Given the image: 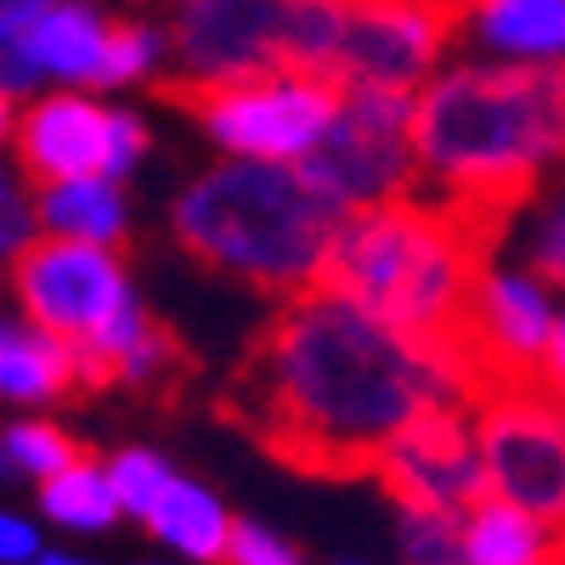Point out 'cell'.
<instances>
[{
  "label": "cell",
  "instance_id": "6da1fadb",
  "mask_svg": "<svg viewBox=\"0 0 565 565\" xmlns=\"http://www.w3.org/2000/svg\"><path fill=\"white\" fill-rule=\"evenodd\" d=\"M476 385L447 345H424L334 289L282 300L221 391V413L300 476H373L380 452L430 407H469Z\"/></svg>",
  "mask_w": 565,
  "mask_h": 565
},
{
  "label": "cell",
  "instance_id": "7a4b0ae2",
  "mask_svg": "<svg viewBox=\"0 0 565 565\" xmlns=\"http://www.w3.org/2000/svg\"><path fill=\"white\" fill-rule=\"evenodd\" d=\"M418 175L503 244L548 170L565 164V63H458L418 90Z\"/></svg>",
  "mask_w": 565,
  "mask_h": 565
},
{
  "label": "cell",
  "instance_id": "3957f363",
  "mask_svg": "<svg viewBox=\"0 0 565 565\" xmlns=\"http://www.w3.org/2000/svg\"><path fill=\"white\" fill-rule=\"evenodd\" d=\"M498 238L441 199H396L345 215L317 289H334L396 334L463 351L469 306ZM463 362V356H458ZM469 373V367H463Z\"/></svg>",
  "mask_w": 565,
  "mask_h": 565
},
{
  "label": "cell",
  "instance_id": "277c9868",
  "mask_svg": "<svg viewBox=\"0 0 565 565\" xmlns=\"http://www.w3.org/2000/svg\"><path fill=\"white\" fill-rule=\"evenodd\" d=\"M340 226L345 210L322 199L300 175V164L260 159H226L204 170L170 210L175 244L199 266L226 271L277 300L317 289Z\"/></svg>",
  "mask_w": 565,
  "mask_h": 565
},
{
  "label": "cell",
  "instance_id": "5b68a950",
  "mask_svg": "<svg viewBox=\"0 0 565 565\" xmlns=\"http://www.w3.org/2000/svg\"><path fill=\"white\" fill-rule=\"evenodd\" d=\"M345 0H175L170 52L181 85H249L328 74L340 63Z\"/></svg>",
  "mask_w": 565,
  "mask_h": 565
},
{
  "label": "cell",
  "instance_id": "8992f818",
  "mask_svg": "<svg viewBox=\"0 0 565 565\" xmlns=\"http://www.w3.org/2000/svg\"><path fill=\"white\" fill-rule=\"evenodd\" d=\"M159 97L186 108L210 141L232 159H260V164H300L328 125L340 119L345 85L328 74H282V79H249V85H181L164 79Z\"/></svg>",
  "mask_w": 565,
  "mask_h": 565
},
{
  "label": "cell",
  "instance_id": "52a82bcc",
  "mask_svg": "<svg viewBox=\"0 0 565 565\" xmlns=\"http://www.w3.org/2000/svg\"><path fill=\"white\" fill-rule=\"evenodd\" d=\"M413 108L418 90L345 85L340 119L300 159V175L345 215L418 199V153H413Z\"/></svg>",
  "mask_w": 565,
  "mask_h": 565
},
{
  "label": "cell",
  "instance_id": "ba28073f",
  "mask_svg": "<svg viewBox=\"0 0 565 565\" xmlns=\"http://www.w3.org/2000/svg\"><path fill=\"white\" fill-rule=\"evenodd\" d=\"M7 289L34 328L74 351V362L97 351L130 311H141L125 260L114 249L68 238H34L7 266Z\"/></svg>",
  "mask_w": 565,
  "mask_h": 565
},
{
  "label": "cell",
  "instance_id": "9c48e42d",
  "mask_svg": "<svg viewBox=\"0 0 565 565\" xmlns=\"http://www.w3.org/2000/svg\"><path fill=\"white\" fill-rule=\"evenodd\" d=\"M476 436L487 463V498L537 514L565 537V407L543 385H509L476 396Z\"/></svg>",
  "mask_w": 565,
  "mask_h": 565
},
{
  "label": "cell",
  "instance_id": "30bf717a",
  "mask_svg": "<svg viewBox=\"0 0 565 565\" xmlns=\"http://www.w3.org/2000/svg\"><path fill=\"white\" fill-rule=\"evenodd\" d=\"M148 153V125L125 108H103L79 90H52L18 119V170L34 186L79 175H130Z\"/></svg>",
  "mask_w": 565,
  "mask_h": 565
},
{
  "label": "cell",
  "instance_id": "8fae6325",
  "mask_svg": "<svg viewBox=\"0 0 565 565\" xmlns=\"http://www.w3.org/2000/svg\"><path fill=\"white\" fill-rule=\"evenodd\" d=\"M469 23L452 0H345L340 34V85H380V90H424L436 79L452 29Z\"/></svg>",
  "mask_w": 565,
  "mask_h": 565
},
{
  "label": "cell",
  "instance_id": "7c38bea8",
  "mask_svg": "<svg viewBox=\"0 0 565 565\" xmlns=\"http://www.w3.org/2000/svg\"><path fill=\"white\" fill-rule=\"evenodd\" d=\"M380 487L396 509L418 514H469L487 503V463L469 407H430L380 452Z\"/></svg>",
  "mask_w": 565,
  "mask_h": 565
},
{
  "label": "cell",
  "instance_id": "4fadbf2b",
  "mask_svg": "<svg viewBox=\"0 0 565 565\" xmlns=\"http://www.w3.org/2000/svg\"><path fill=\"white\" fill-rule=\"evenodd\" d=\"M554 322H559V311L548 306V282L537 271L487 266L481 289H476V306H469L463 351H458L476 396L509 391V385H537L548 340H554Z\"/></svg>",
  "mask_w": 565,
  "mask_h": 565
},
{
  "label": "cell",
  "instance_id": "5bb4252c",
  "mask_svg": "<svg viewBox=\"0 0 565 565\" xmlns=\"http://www.w3.org/2000/svg\"><path fill=\"white\" fill-rule=\"evenodd\" d=\"M108 34H114V23H103L97 7H85V0H57L52 12L34 18V29L18 40V52L29 57V68L40 79H63L68 90H79V85H97Z\"/></svg>",
  "mask_w": 565,
  "mask_h": 565
},
{
  "label": "cell",
  "instance_id": "9a60e30c",
  "mask_svg": "<svg viewBox=\"0 0 565 565\" xmlns=\"http://www.w3.org/2000/svg\"><path fill=\"white\" fill-rule=\"evenodd\" d=\"M85 391L79 385V362L63 340H52L45 328H34L29 317H12L0 306V402H63Z\"/></svg>",
  "mask_w": 565,
  "mask_h": 565
},
{
  "label": "cell",
  "instance_id": "2e32d148",
  "mask_svg": "<svg viewBox=\"0 0 565 565\" xmlns=\"http://www.w3.org/2000/svg\"><path fill=\"white\" fill-rule=\"evenodd\" d=\"M141 526H148V537L159 548H170L186 565H221L226 559V543H232V526H238V521H232V509L210 487L175 476Z\"/></svg>",
  "mask_w": 565,
  "mask_h": 565
},
{
  "label": "cell",
  "instance_id": "e0dca14e",
  "mask_svg": "<svg viewBox=\"0 0 565 565\" xmlns=\"http://www.w3.org/2000/svg\"><path fill=\"white\" fill-rule=\"evenodd\" d=\"M463 565H565V537L514 503H476L458 521Z\"/></svg>",
  "mask_w": 565,
  "mask_h": 565
},
{
  "label": "cell",
  "instance_id": "ac0fdd59",
  "mask_svg": "<svg viewBox=\"0 0 565 565\" xmlns=\"http://www.w3.org/2000/svg\"><path fill=\"white\" fill-rule=\"evenodd\" d=\"M469 29L509 63H565V0H476Z\"/></svg>",
  "mask_w": 565,
  "mask_h": 565
},
{
  "label": "cell",
  "instance_id": "d6986e66",
  "mask_svg": "<svg viewBox=\"0 0 565 565\" xmlns=\"http://www.w3.org/2000/svg\"><path fill=\"white\" fill-rule=\"evenodd\" d=\"M34 215H40V226H45V238L97 244V249L125 244V226H130L125 193H119V186H114L108 175H79V181L40 186Z\"/></svg>",
  "mask_w": 565,
  "mask_h": 565
},
{
  "label": "cell",
  "instance_id": "ffe728a7",
  "mask_svg": "<svg viewBox=\"0 0 565 565\" xmlns=\"http://www.w3.org/2000/svg\"><path fill=\"white\" fill-rule=\"evenodd\" d=\"M40 514L63 532H79V537H97V532H114L119 526V498H114V481H108V463H68L63 476H52L40 487Z\"/></svg>",
  "mask_w": 565,
  "mask_h": 565
},
{
  "label": "cell",
  "instance_id": "44dd1931",
  "mask_svg": "<svg viewBox=\"0 0 565 565\" xmlns=\"http://www.w3.org/2000/svg\"><path fill=\"white\" fill-rule=\"evenodd\" d=\"M0 458H7V476H29V481H52L68 463H79L85 452L74 447V436L52 418H18L7 436H0Z\"/></svg>",
  "mask_w": 565,
  "mask_h": 565
},
{
  "label": "cell",
  "instance_id": "7402d4cb",
  "mask_svg": "<svg viewBox=\"0 0 565 565\" xmlns=\"http://www.w3.org/2000/svg\"><path fill=\"white\" fill-rule=\"evenodd\" d=\"M108 481H114V498H119V509L130 514V521H148L153 503L164 498V487L175 481V469L148 447H125V452L108 458Z\"/></svg>",
  "mask_w": 565,
  "mask_h": 565
},
{
  "label": "cell",
  "instance_id": "603a6c76",
  "mask_svg": "<svg viewBox=\"0 0 565 565\" xmlns=\"http://www.w3.org/2000/svg\"><path fill=\"white\" fill-rule=\"evenodd\" d=\"M458 521H463V514L396 509V548H402V565H463Z\"/></svg>",
  "mask_w": 565,
  "mask_h": 565
},
{
  "label": "cell",
  "instance_id": "cb8c5ba5",
  "mask_svg": "<svg viewBox=\"0 0 565 565\" xmlns=\"http://www.w3.org/2000/svg\"><path fill=\"white\" fill-rule=\"evenodd\" d=\"M159 57H164V40H159L148 23H114L108 52H103V68H97V90L148 79V74L159 68Z\"/></svg>",
  "mask_w": 565,
  "mask_h": 565
},
{
  "label": "cell",
  "instance_id": "d4e9b609",
  "mask_svg": "<svg viewBox=\"0 0 565 565\" xmlns=\"http://www.w3.org/2000/svg\"><path fill=\"white\" fill-rule=\"evenodd\" d=\"M221 565H306V559H300V548L289 537L271 532L266 521H238Z\"/></svg>",
  "mask_w": 565,
  "mask_h": 565
},
{
  "label": "cell",
  "instance_id": "484cf974",
  "mask_svg": "<svg viewBox=\"0 0 565 565\" xmlns=\"http://www.w3.org/2000/svg\"><path fill=\"white\" fill-rule=\"evenodd\" d=\"M532 271L543 282H559L565 289V199L554 204V215L537 226V238H532Z\"/></svg>",
  "mask_w": 565,
  "mask_h": 565
},
{
  "label": "cell",
  "instance_id": "4316f807",
  "mask_svg": "<svg viewBox=\"0 0 565 565\" xmlns=\"http://www.w3.org/2000/svg\"><path fill=\"white\" fill-rule=\"evenodd\" d=\"M40 554H45L40 526L18 509H0V565H34Z\"/></svg>",
  "mask_w": 565,
  "mask_h": 565
},
{
  "label": "cell",
  "instance_id": "83f0119b",
  "mask_svg": "<svg viewBox=\"0 0 565 565\" xmlns=\"http://www.w3.org/2000/svg\"><path fill=\"white\" fill-rule=\"evenodd\" d=\"M537 385H543V391L565 407V311H559V322H554V340H548V356H543Z\"/></svg>",
  "mask_w": 565,
  "mask_h": 565
},
{
  "label": "cell",
  "instance_id": "f1b7e54d",
  "mask_svg": "<svg viewBox=\"0 0 565 565\" xmlns=\"http://www.w3.org/2000/svg\"><path fill=\"white\" fill-rule=\"evenodd\" d=\"M12 125H18V119H12V90H7V85H0V141H7V136H12Z\"/></svg>",
  "mask_w": 565,
  "mask_h": 565
},
{
  "label": "cell",
  "instance_id": "f546056e",
  "mask_svg": "<svg viewBox=\"0 0 565 565\" xmlns=\"http://www.w3.org/2000/svg\"><path fill=\"white\" fill-rule=\"evenodd\" d=\"M34 565H90V559H79V554H57V548H45Z\"/></svg>",
  "mask_w": 565,
  "mask_h": 565
},
{
  "label": "cell",
  "instance_id": "4dcf8cb0",
  "mask_svg": "<svg viewBox=\"0 0 565 565\" xmlns=\"http://www.w3.org/2000/svg\"><path fill=\"white\" fill-rule=\"evenodd\" d=\"M29 7H34V12H52V7H57V0H29Z\"/></svg>",
  "mask_w": 565,
  "mask_h": 565
},
{
  "label": "cell",
  "instance_id": "1f68e13d",
  "mask_svg": "<svg viewBox=\"0 0 565 565\" xmlns=\"http://www.w3.org/2000/svg\"><path fill=\"white\" fill-rule=\"evenodd\" d=\"M334 565H380V559H356V554H351V559H334Z\"/></svg>",
  "mask_w": 565,
  "mask_h": 565
},
{
  "label": "cell",
  "instance_id": "d6a6232c",
  "mask_svg": "<svg viewBox=\"0 0 565 565\" xmlns=\"http://www.w3.org/2000/svg\"><path fill=\"white\" fill-rule=\"evenodd\" d=\"M452 7H458V12H469V7H476V0H452Z\"/></svg>",
  "mask_w": 565,
  "mask_h": 565
}]
</instances>
